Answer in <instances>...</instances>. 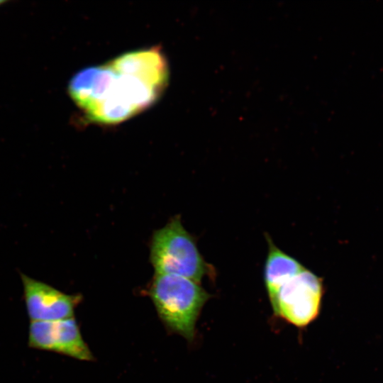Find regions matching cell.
Returning a JSON list of instances; mask_svg holds the SVG:
<instances>
[{
  "mask_svg": "<svg viewBox=\"0 0 383 383\" xmlns=\"http://www.w3.org/2000/svg\"><path fill=\"white\" fill-rule=\"evenodd\" d=\"M150 258L155 274L184 277L198 284L210 271L179 217L154 232Z\"/></svg>",
  "mask_w": 383,
  "mask_h": 383,
  "instance_id": "cell-3",
  "label": "cell"
},
{
  "mask_svg": "<svg viewBox=\"0 0 383 383\" xmlns=\"http://www.w3.org/2000/svg\"><path fill=\"white\" fill-rule=\"evenodd\" d=\"M266 238L268 253L265 265L264 279L270 304H272L280 288L306 267L277 248L269 235H267Z\"/></svg>",
  "mask_w": 383,
  "mask_h": 383,
  "instance_id": "cell-7",
  "label": "cell"
},
{
  "mask_svg": "<svg viewBox=\"0 0 383 383\" xmlns=\"http://www.w3.org/2000/svg\"><path fill=\"white\" fill-rule=\"evenodd\" d=\"M149 295L166 326L192 340L197 318L210 294L188 278L155 273Z\"/></svg>",
  "mask_w": 383,
  "mask_h": 383,
  "instance_id": "cell-2",
  "label": "cell"
},
{
  "mask_svg": "<svg viewBox=\"0 0 383 383\" xmlns=\"http://www.w3.org/2000/svg\"><path fill=\"white\" fill-rule=\"evenodd\" d=\"M28 340L29 348L33 349L53 352L79 360L93 359L74 317L53 321H31Z\"/></svg>",
  "mask_w": 383,
  "mask_h": 383,
  "instance_id": "cell-5",
  "label": "cell"
},
{
  "mask_svg": "<svg viewBox=\"0 0 383 383\" xmlns=\"http://www.w3.org/2000/svg\"><path fill=\"white\" fill-rule=\"evenodd\" d=\"M4 1H0V4L4 3Z\"/></svg>",
  "mask_w": 383,
  "mask_h": 383,
  "instance_id": "cell-8",
  "label": "cell"
},
{
  "mask_svg": "<svg viewBox=\"0 0 383 383\" xmlns=\"http://www.w3.org/2000/svg\"><path fill=\"white\" fill-rule=\"evenodd\" d=\"M167 82L155 57L134 50L80 70L69 82L68 93L88 120L116 125L151 106Z\"/></svg>",
  "mask_w": 383,
  "mask_h": 383,
  "instance_id": "cell-1",
  "label": "cell"
},
{
  "mask_svg": "<svg viewBox=\"0 0 383 383\" xmlns=\"http://www.w3.org/2000/svg\"><path fill=\"white\" fill-rule=\"evenodd\" d=\"M323 295L322 279L306 268L280 288L271 306L276 316L303 328L318 317Z\"/></svg>",
  "mask_w": 383,
  "mask_h": 383,
  "instance_id": "cell-4",
  "label": "cell"
},
{
  "mask_svg": "<svg viewBox=\"0 0 383 383\" xmlns=\"http://www.w3.org/2000/svg\"><path fill=\"white\" fill-rule=\"evenodd\" d=\"M27 314L31 321H53L72 318L81 301L79 294H67L21 272Z\"/></svg>",
  "mask_w": 383,
  "mask_h": 383,
  "instance_id": "cell-6",
  "label": "cell"
}]
</instances>
